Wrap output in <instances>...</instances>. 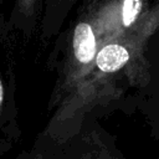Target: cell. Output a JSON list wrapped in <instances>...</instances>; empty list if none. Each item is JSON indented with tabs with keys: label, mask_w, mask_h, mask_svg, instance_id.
<instances>
[{
	"label": "cell",
	"mask_w": 159,
	"mask_h": 159,
	"mask_svg": "<svg viewBox=\"0 0 159 159\" xmlns=\"http://www.w3.org/2000/svg\"><path fill=\"white\" fill-rule=\"evenodd\" d=\"M97 39L92 26L88 22H80L73 34V53L82 65L94 61L97 55Z\"/></svg>",
	"instance_id": "2"
},
{
	"label": "cell",
	"mask_w": 159,
	"mask_h": 159,
	"mask_svg": "<svg viewBox=\"0 0 159 159\" xmlns=\"http://www.w3.org/2000/svg\"><path fill=\"white\" fill-rule=\"evenodd\" d=\"M130 60L132 56L125 46L119 41H113L98 50L94 62L99 71L104 73H113L124 68Z\"/></svg>",
	"instance_id": "1"
},
{
	"label": "cell",
	"mask_w": 159,
	"mask_h": 159,
	"mask_svg": "<svg viewBox=\"0 0 159 159\" xmlns=\"http://www.w3.org/2000/svg\"><path fill=\"white\" fill-rule=\"evenodd\" d=\"M27 1H30V0H27Z\"/></svg>",
	"instance_id": "4"
},
{
	"label": "cell",
	"mask_w": 159,
	"mask_h": 159,
	"mask_svg": "<svg viewBox=\"0 0 159 159\" xmlns=\"http://www.w3.org/2000/svg\"><path fill=\"white\" fill-rule=\"evenodd\" d=\"M2 98H4V89H2V84H1V80H0V107L2 103Z\"/></svg>",
	"instance_id": "3"
}]
</instances>
